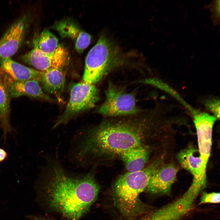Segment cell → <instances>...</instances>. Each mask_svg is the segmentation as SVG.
Here are the masks:
<instances>
[{
  "label": "cell",
  "mask_w": 220,
  "mask_h": 220,
  "mask_svg": "<svg viewBox=\"0 0 220 220\" xmlns=\"http://www.w3.org/2000/svg\"><path fill=\"white\" fill-rule=\"evenodd\" d=\"M38 178L46 204L70 220H78L97 198L99 186L91 171L82 174L67 171L57 157L46 156Z\"/></svg>",
  "instance_id": "cell-1"
},
{
  "label": "cell",
  "mask_w": 220,
  "mask_h": 220,
  "mask_svg": "<svg viewBox=\"0 0 220 220\" xmlns=\"http://www.w3.org/2000/svg\"><path fill=\"white\" fill-rule=\"evenodd\" d=\"M117 121L104 122L75 135L70 155L76 165L86 167L91 160L103 154L119 155L141 145V132L151 120L148 111L120 116Z\"/></svg>",
  "instance_id": "cell-2"
},
{
  "label": "cell",
  "mask_w": 220,
  "mask_h": 220,
  "mask_svg": "<svg viewBox=\"0 0 220 220\" xmlns=\"http://www.w3.org/2000/svg\"><path fill=\"white\" fill-rule=\"evenodd\" d=\"M150 177L144 169L128 172L120 176L114 185L111 193L113 204L127 220H134L152 211L153 208L139 198L140 194L146 189Z\"/></svg>",
  "instance_id": "cell-3"
},
{
  "label": "cell",
  "mask_w": 220,
  "mask_h": 220,
  "mask_svg": "<svg viewBox=\"0 0 220 220\" xmlns=\"http://www.w3.org/2000/svg\"><path fill=\"white\" fill-rule=\"evenodd\" d=\"M119 50L105 35H102L88 53L82 82L93 84L123 62Z\"/></svg>",
  "instance_id": "cell-4"
},
{
  "label": "cell",
  "mask_w": 220,
  "mask_h": 220,
  "mask_svg": "<svg viewBox=\"0 0 220 220\" xmlns=\"http://www.w3.org/2000/svg\"><path fill=\"white\" fill-rule=\"evenodd\" d=\"M70 89L69 102L53 128L66 124L76 115L93 108L99 99V91L93 84L83 82L74 83L70 85Z\"/></svg>",
  "instance_id": "cell-5"
},
{
  "label": "cell",
  "mask_w": 220,
  "mask_h": 220,
  "mask_svg": "<svg viewBox=\"0 0 220 220\" xmlns=\"http://www.w3.org/2000/svg\"><path fill=\"white\" fill-rule=\"evenodd\" d=\"M105 102L97 112L107 117L128 116L139 113L142 110L136 104V99L133 93H127L110 81L105 91Z\"/></svg>",
  "instance_id": "cell-6"
},
{
  "label": "cell",
  "mask_w": 220,
  "mask_h": 220,
  "mask_svg": "<svg viewBox=\"0 0 220 220\" xmlns=\"http://www.w3.org/2000/svg\"><path fill=\"white\" fill-rule=\"evenodd\" d=\"M203 189L191 184L180 197L153 210L140 220H180L193 209L196 199Z\"/></svg>",
  "instance_id": "cell-7"
},
{
  "label": "cell",
  "mask_w": 220,
  "mask_h": 220,
  "mask_svg": "<svg viewBox=\"0 0 220 220\" xmlns=\"http://www.w3.org/2000/svg\"><path fill=\"white\" fill-rule=\"evenodd\" d=\"M68 55L65 47L60 45L53 53L46 54L34 48L24 54L21 59L24 63L41 72H44L52 68L64 67L67 64Z\"/></svg>",
  "instance_id": "cell-8"
},
{
  "label": "cell",
  "mask_w": 220,
  "mask_h": 220,
  "mask_svg": "<svg viewBox=\"0 0 220 220\" xmlns=\"http://www.w3.org/2000/svg\"><path fill=\"white\" fill-rule=\"evenodd\" d=\"M30 20L24 15L14 23L0 39V59L10 58L17 51L23 41Z\"/></svg>",
  "instance_id": "cell-9"
},
{
  "label": "cell",
  "mask_w": 220,
  "mask_h": 220,
  "mask_svg": "<svg viewBox=\"0 0 220 220\" xmlns=\"http://www.w3.org/2000/svg\"><path fill=\"white\" fill-rule=\"evenodd\" d=\"M193 117L197 136L199 156L204 165L207 166L211 149L213 127L217 118L215 116L200 112Z\"/></svg>",
  "instance_id": "cell-10"
},
{
  "label": "cell",
  "mask_w": 220,
  "mask_h": 220,
  "mask_svg": "<svg viewBox=\"0 0 220 220\" xmlns=\"http://www.w3.org/2000/svg\"><path fill=\"white\" fill-rule=\"evenodd\" d=\"M178 170L173 164L159 167L152 176L146 189L152 194L171 196Z\"/></svg>",
  "instance_id": "cell-11"
},
{
  "label": "cell",
  "mask_w": 220,
  "mask_h": 220,
  "mask_svg": "<svg viewBox=\"0 0 220 220\" xmlns=\"http://www.w3.org/2000/svg\"><path fill=\"white\" fill-rule=\"evenodd\" d=\"M196 150L190 145L182 150L177 158L182 166L193 176L192 183L205 188L206 186V168L200 158L194 156Z\"/></svg>",
  "instance_id": "cell-12"
},
{
  "label": "cell",
  "mask_w": 220,
  "mask_h": 220,
  "mask_svg": "<svg viewBox=\"0 0 220 220\" xmlns=\"http://www.w3.org/2000/svg\"><path fill=\"white\" fill-rule=\"evenodd\" d=\"M8 82L11 98L27 96L47 101H54V100L47 95L42 90L39 81L32 79L16 81H13L9 76Z\"/></svg>",
  "instance_id": "cell-13"
},
{
  "label": "cell",
  "mask_w": 220,
  "mask_h": 220,
  "mask_svg": "<svg viewBox=\"0 0 220 220\" xmlns=\"http://www.w3.org/2000/svg\"><path fill=\"white\" fill-rule=\"evenodd\" d=\"M8 75L0 68V127L2 130V137L6 140L8 134L13 130L10 122V102L11 98Z\"/></svg>",
  "instance_id": "cell-14"
},
{
  "label": "cell",
  "mask_w": 220,
  "mask_h": 220,
  "mask_svg": "<svg viewBox=\"0 0 220 220\" xmlns=\"http://www.w3.org/2000/svg\"><path fill=\"white\" fill-rule=\"evenodd\" d=\"M0 63L1 68L14 81L35 79L41 81L42 72L24 66L10 58L0 59Z\"/></svg>",
  "instance_id": "cell-15"
},
{
  "label": "cell",
  "mask_w": 220,
  "mask_h": 220,
  "mask_svg": "<svg viewBox=\"0 0 220 220\" xmlns=\"http://www.w3.org/2000/svg\"><path fill=\"white\" fill-rule=\"evenodd\" d=\"M64 68H56L42 72L40 82L44 89L59 99L60 98L64 86L65 73Z\"/></svg>",
  "instance_id": "cell-16"
},
{
  "label": "cell",
  "mask_w": 220,
  "mask_h": 220,
  "mask_svg": "<svg viewBox=\"0 0 220 220\" xmlns=\"http://www.w3.org/2000/svg\"><path fill=\"white\" fill-rule=\"evenodd\" d=\"M148 148L141 145L128 150L120 156L128 172L142 170L148 158Z\"/></svg>",
  "instance_id": "cell-17"
},
{
  "label": "cell",
  "mask_w": 220,
  "mask_h": 220,
  "mask_svg": "<svg viewBox=\"0 0 220 220\" xmlns=\"http://www.w3.org/2000/svg\"><path fill=\"white\" fill-rule=\"evenodd\" d=\"M33 42L34 48L48 54L54 53L59 45L57 38L47 29L36 36Z\"/></svg>",
  "instance_id": "cell-18"
},
{
  "label": "cell",
  "mask_w": 220,
  "mask_h": 220,
  "mask_svg": "<svg viewBox=\"0 0 220 220\" xmlns=\"http://www.w3.org/2000/svg\"><path fill=\"white\" fill-rule=\"evenodd\" d=\"M56 28L61 35L70 37L75 41L81 31L75 24L65 21L58 24Z\"/></svg>",
  "instance_id": "cell-19"
},
{
  "label": "cell",
  "mask_w": 220,
  "mask_h": 220,
  "mask_svg": "<svg viewBox=\"0 0 220 220\" xmlns=\"http://www.w3.org/2000/svg\"><path fill=\"white\" fill-rule=\"evenodd\" d=\"M141 82L154 86L162 90L166 91L176 97L177 99H178L181 103L183 101L178 94L174 91L166 84L164 83L162 81L156 78L147 79L141 81Z\"/></svg>",
  "instance_id": "cell-20"
},
{
  "label": "cell",
  "mask_w": 220,
  "mask_h": 220,
  "mask_svg": "<svg viewBox=\"0 0 220 220\" xmlns=\"http://www.w3.org/2000/svg\"><path fill=\"white\" fill-rule=\"evenodd\" d=\"M91 35L87 32L82 31L75 41V49L79 53L83 52L90 45L91 40Z\"/></svg>",
  "instance_id": "cell-21"
},
{
  "label": "cell",
  "mask_w": 220,
  "mask_h": 220,
  "mask_svg": "<svg viewBox=\"0 0 220 220\" xmlns=\"http://www.w3.org/2000/svg\"><path fill=\"white\" fill-rule=\"evenodd\" d=\"M220 202V194L219 192L208 193L203 192L201 195L199 205L204 204H217Z\"/></svg>",
  "instance_id": "cell-22"
},
{
  "label": "cell",
  "mask_w": 220,
  "mask_h": 220,
  "mask_svg": "<svg viewBox=\"0 0 220 220\" xmlns=\"http://www.w3.org/2000/svg\"><path fill=\"white\" fill-rule=\"evenodd\" d=\"M205 106L207 109L212 112L218 119L220 117V101L218 99L213 98L208 100Z\"/></svg>",
  "instance_id": "cell-23"
},
{
  "label": "cell",
  "mask_w": 220,
  "mask_h": 220,
  "mask_svg": "<svg viewBox=\"0 0 220 220\" xmlns=\"http://www.w3.org/2000/svg\"><path fill=\"white\" fill-rule=\"evenodd\" d=\"M8 154L6 150L0 148V163L6 160L8 157Z\"/></svg>",
  "instance_id": "cell-24"
}]
</instances>
